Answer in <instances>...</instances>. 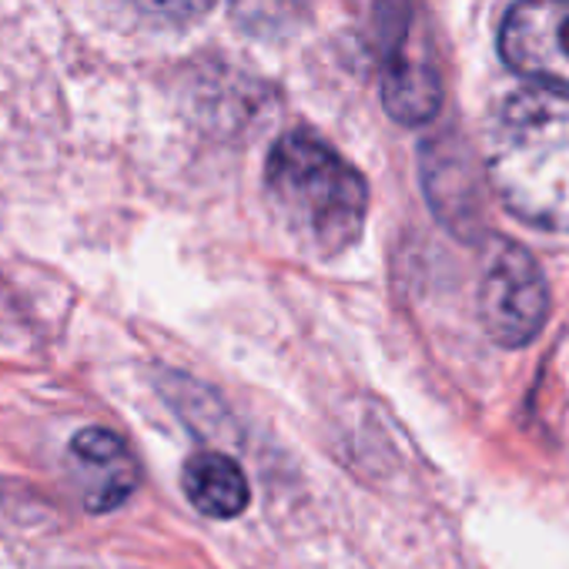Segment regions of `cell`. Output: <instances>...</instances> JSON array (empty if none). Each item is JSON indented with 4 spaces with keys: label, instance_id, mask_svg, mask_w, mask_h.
Here are the masks:
<instances>
[{
    "label": "cell",
    "instance_id": "1",
    "mask_svg": "<svg viewBox=\"0 0 569 569\" xmlns=\"http://www.w3.org/2000/svg\"><path fill=\"white\" fill-rule=\"evenodd\" d=\"M486 174L516 218L569 231V98L542 88L509 94L489 124Z\"/></svg>",
    "mask_w": 569,
    "mask_h": 569
},
{
    "label": "cell",
    "instance_id": "2",
    "mask_svg": "<svg viewBox=\"0 0 569 569\" xmlns=\"http://www.w3.org/2000/svg\"><path fill=\"white\" fill-rule=\"evenodd\" d=\"M264 191L284 228L319 254H339L362 234L366 178L309 131L278 138L264 164Z\"/></svg>",
    "mask_w": 569,
    "mask_h": 569
},
{
    "label": "cell",
    "instance_id": "3",
    "mask_svg": "<svg viewBox=\"0 0 569 569\" xmlns=\"http://www.w3.org/2000/svg\"><path fill=\"white\" fill-rule=\"evenodd\" d=\"M549 319V284L536 258L516 241H496L479 281V322L502 349L529 346Z\"/></svg>",
    "mask_w": 569,
    "mask_h": 569
},
{
    "label": "cell",
    "instance_id": "4",
    "mask_svg": "<svg viewBox=\"0 0 569 569\" xmlns=\"http://www.w3.org/2000/svg\"><path fill=\"white\" fill-rule=\"evenodd\" d=\"M499 54L516 74L569 91V0H516L499 28Z\"/></svg>",
    "mask_w": 569,
    "mask_h": 569
},
{
    "label": "cell",
    "instance_id": "5",
    "mask_svg": "<svg viewBox=\"0 0 569 569\" xmlns=\"http://www.w3.org/2000/svg\"><path fill=\"white\" fill-rule=\"evenodd\" d=\"M71 452L81 466L88 512H111L124 499H131V492L138 489L141 469L131 449L124 446V439H118L114 432L84 429L74 436Z\"/></svg>",
    "mask_w": 569,
    "mask_h": 569
},
{
    "label": "cell",
    "instance_id": "6",
    "mask_svg": "<svg viewBox=\"0 0 569 569\" xmlns=\"http://www.w3.org/2000/svg\"><path fill=\"white\" fill-rule=\"evenodd\" d=\"M426 191L436 214L456 234H476L479 228V178L462 144L452 138L426 148Z\"/></svg>",
    "mask_w": 569,
    "mask_h": 569
},
{
    "label": "cell",
    "instance_id": "7",
    "mask_svg": "<svg viewBox=\"0 0 569 569\" xmlns=\"http://www.w3.org/2000/svg\"><path fill=\"white\" fill-rule=\"evenodd\" d=\"M181 486L188 502L211 519H234L248 506V482L234 459L221 452H198L184 462Z\"/></svg>",
    "mask_w": 569,
    "mask_h": 569
},
{
    "label": "cell",
    "instance_id": "8",
    "mask_svg": "<svg viewBox=\"0 0 569 569\" xmlns=\"http://www.w3.org/2000/svg\"><path fill=\"white\" fill-rule=\"evenodd\" d=\"M382 104L399 124H426L439 114L442 84L426 58H409V51L382 64Z\"/></svg>",
    "mask_w": 569,
    "mask_h": 569
},
{
    "label": "cell",
    "instance_id": "9",
    "mask_svg": "<svg viewBox=\"0 0 569 569\" xmlns=\"http://www.w3.org/2000/svg\"><path fill=\"white\" fill-rule=\"evenodd\" d=\"M366 38L379 51L382 64L406 54V38L412 24V4L409 0H349Z\"/></svg>",
    "mask_w": 569,
    "mask_h": 569
},
{
    "label": "cell",
    "instance_id": "10",
    "mask_svg": "<svg viewBox=\"0 0 569 569\" xmlns=\"http://www.w3.org/2000/svg\"><path fill=\"white\" fill-rule=\"evenodd\" d=\"M118 4L151 24H164V28H181V24H194L201 21L214 0H118Z\"/></svg>",
    "mask_w": 569,
    "mask_h": 569
}]
</instances>
